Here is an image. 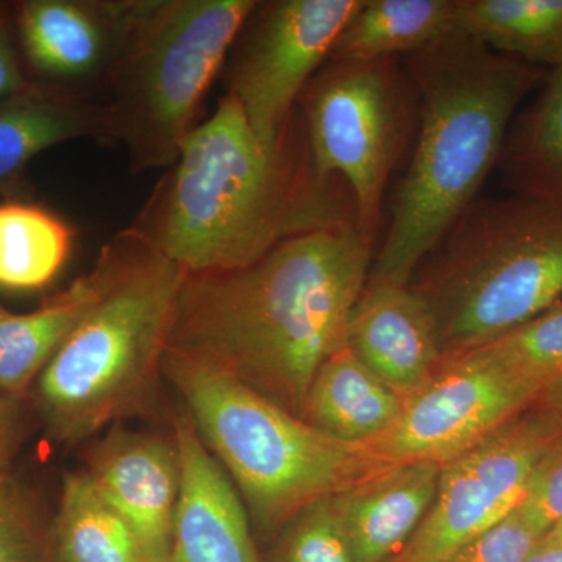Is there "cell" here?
I'll list each match as a JSON object with an SVG mask.
<instances>
[{"label": "cell", "mask_w": 562, "mask_h": 562, "mask_svg": "<svg viewBox=\"0 0 562 562\" xmlns=\"http://www.w3.org/2000/svg\"><path fill=\"white\" fill-rule=\"evenodd\" d=\"M375 246L346 225L288 239L247 268L187 273L169 349L303 419L314 376L347 346Z\"/></svg>", "instance_id": "6da1fadb"}, {"label": "cell", "mask_w": 562, "mask_h": 562, "mask_svg": "<svg viewBox=\"0 0 562 562\" xmlns=\"http://www.w3.org/2000/svg\"><path fill=\"white\" fill-rule=\"evenodd\" d=\"M358 224L341 180L314 169L301 111L262 143L225 94L184 139L131 228L187 273L247 268L281 243Z\"/></svg>", "instance_id": "7a4b0ae2"}, {"label": "cell", "mask_w": 562, "mask_h": 562, "mask_svg": "<svg viewBox=\"0 0 562 562\" xmlns=\"http://www.w3.org/2000/svg\"><path fill=\"white\" fill-rule=\"evenodd\" d=\"M403 65L419 103L416 149L369 279L409 284L476 201L517 109L547 74L457 31L403 55Z\"/></svg>", "instance_id": "3957f363"}, {"label": "cell", "mask_w": 562, "mask_h": 562, "mask_svg": "<svg viewBox=\"0 0 562 562\" xmlns=\"http://www.w3.org/2000/svg\"><path fill=\"white\" fill-rule=\"evenodd\" d=\"M95 266L101 291L31 395L47 435L69 447L150 412L187 279L131 227L102 247Z\"/></svg>", "instance_id": "277c9868"}, {"label": "cell", "mask_w": 562, "mask_h": 562, "mask_svg": "<svg viewBox=\"0 0 562 562\" xmlns=\"http://www.w3.org/2000/svg\"><path fill=\"white\" fill-rule=\"evenodd\" d=\"M162 375L241 495L255 538L269 546L313 503L392 468L366 443L335 438L238 380L171 349Z\"/></svg>", "instance_id": "5b68a950"}, {"label": "cell", "mask_w": 562, "mask_h": 562, "mask_svg": "<svg viewBox=\"0 0 562 562\" xmlns=\"http://www.w3.org/2000/svg\"><path fill=\"white\" fill-rule=\"evenodd\" d=\"M409 286L430 305L443 360L558 305L562 214L524 199H476L420 261Z\"/></svg>", "instance_id": "8992f818"}, {"label": "cell", "mask_w": 562, "mask_h": 562, "mask_svg": "<svg viewBox=\"0 0 562 562\" xmlns=\"http://www.w3.org/2000/svg\"><path fill=\"white\" fill-rule=\"evenodd\" d=\"M257 0H133L102 103L133 173L169 169Z\"/></svg>", "instance_id": "52a82bcc"}, {"label": "cell", "mask_w": 562, "mask_h": 562, "mask_svg": "<svg viewBox=\"0 0 562 562\" xmlns=\"http://www.w3.org/2000/svg\"><path fill=\"white\" fill-rule=\"evenodd\" d=\"M314 169L341 180L361 231L376 236L384 190L419 120L416 91L395 58L327 61L299 99Z\"/></svg>", "instance_id": "ba28073f"}, {"label": "cell", "mask_w": 562, "mask_h": 562, "mask_svg": "<svg viewBox=\"0 0 562 562\" xmlns=\"http://www.w3.org/2000/svg\"><path fill=\"white\" fill-rule=\"evenodd\" d=\"M443 462L431 508L387 562H449L519 508L536 465L562 438V420L541 403Z\"/></svg>", "instance_id": "9c48e42d"}, {"label": "cell", "mask_w": 562, "mask_h": 562, "mask_svg": "<svg viewBox=\"0 0 562 562\" xmlns=\"http://www.w3.org/2000/svg\"><path fill=\"white\" fill-rule=\"evenodd\" d=\"M361 5L362 0H257L222 70L227 94L262 143L280 139L306 85Z\"/></svg>", "instance_id": "30bf717a"}, {"label": "cell", "mask_w": 562, "mask_h": 562, "mask_svg": "<svg viewBox=\"0 0 562 562\" xmlns=\"http://www.w3.org/2000/svg\"><path fill=\"white\" fill-rule=\"evenodd\" d=\"M539 402L484 351H464L446 358L390 430L366 446L390 465H442Z\"/></svg>", "instance_id": "8fae6325"}, {"label": "cell", "mask_w": 562, "mask_h": 562, "mask_svg": "<svg viewBox=\"0 0 562 562\" xmlns=\"http://www.w3.org/2000/svg\"><path fill=\"white\" fill-rule=\"evenodd\" d=\"M133 0H21L9 3L11 27L33 83L92 98L105 90ZM94 99V98H92Z\"/></svg>", "instance_id": "7c38bea8"}, {"label": "cell", "mask_w": 562, "mask_h": 562, "mask_svg": "<svg viewBox=\"0 0 562 562\" xmlns=\"http://www.w3.org/2000/svg\"><path fill=\"white\" fill-rule=\"evenodd\" d=\"M85 472L124 517L149 562H169L181 490L179 446L171 435L111 428L87 452Z\"/></svg>", "instance_id": "4fadbf2b"}, {"label": "cell", "mask_w": 562, "mask_h": 562, "mask_svg": "<svg viewBox=\"0 0 562 562\" xmlns=\"http://www.w3.org/2000/svg\"><path fill=\"white\" fill-rule=\"evenodd\" d=\"M172 435L181 490L169 562H266L241 495L184 409L173 414Z\"/></svg>", "instance_id": "5bb4252c"}, {"label": "cell", "mask_w": 562, "mask_h": 562, "mask_svg": "<svg viewBox=\"0 0 562 562\" xmlns=\"http://www.w3.org/2000/svg\"><path fill=\"white\" fill-rule=\"evenodd\" d=\"M347 347L403 401L443 361L430 305L409 284L394 281L368 280L350 313Z\"/></svg>", "instance_id": "9a60e30c"}, {"label": "cell", "mask_w": 562, "mask_h": 562, "mask_svg": "<svg viewBox=\"0 0 562 562\" xmlns=\"http://www.w3.org/2000/svg\"><path fill=\"white\" fill-rule=\"evenodd\" d=\"M439 472L435 462L392 465L333 495L357 562H387L401 552L431 508Z\"/></svg>", "instance_id": "2e32d148"}, {"label": "cell", "mask_w": 562, "mask_h": 562, "mask_svg": "<svg viewBox=\"0 0 562 562\" xmlns=\"http://www.w3.org/2000/svg\"><path fill=\"white\" fill-rule=\"evenodd\" d=\"M74 139L113 146L109 110L101 101L41 83L0 99V195L14 199L33 158Z\"/></svg>", "instance_id": "e0dca14e"}, {"label": "cell", "mask_w": 562, "mask_h": 562, "mask_svg": "<svg viewBox=\"0 0 562 562\" xmlns=\"http://www.w3.org/2000/svg\"><path fill=\"white\" fill-rule=\"evenodd\" d=\"M98 266L31 313L0 305V391L18 402L31 397L36 380L101 291Z\"/></svg>", "instance_id": "ac0fdd59"}, {"label": "cell", "mask_w": 562, "mask_h": 562, "mask_svg": "<svg viewBox=\"0 0 562 562\" xmlns=\"http://www.w3.org/2000/svg\"><path fill=\"white\" fill-rule=\"evenodd\" d=\"M403 405L402 395L346 346L314 376L303 420L342 441L369 443L390 430Z\"/></svg>", "instance_id": "d6986e66"}, {"label": "cell", "mask_w": 562, "mask_h": 562, "mask_svg": "<svg viewBox=\"0 0 562 562\" xmlns=\"http://www.w3.org/2000/svg\"><path fill=\"white\" fill-rule=\"evenodd\" d=\"M497 168L512 195L562 214V66L514 117Z\"/></svg>", "instance_id": "ffe728a7"}, {"label": "cell", "mask_w": 562, "mask_h": 562, "mask_svg": "<svg viewBox=\"0 0 562 562\" xmlns=\"http://www.w3.org/2000/svg\"><path fill=\"white\" fill-rule=\"evenodd\" d=\"M457 0H362L328 61H373L419 50L454 31Z\"/></svg>", "instance_id": "44dd1931"}, {"label": "cell", "mask_w": 562, "mask_h": 562, "mask_svg": "<svg viewBox=\"0 0 562 562\" xmlns=\"http://www.w3.org/2000/svg\"><path fill=\"white\" fill-rule=\"evenodd\" d=\"M454 31L539 68L562 66V0H457Z\"/></svg>", "instance_id": "7402d4cb"}, {"label": "cell", "mask_w": 562, "mask_h": 562, "mask_svg": "<svg viewBox=\"0 0 562 562\" xmlns=\"http://www.w3.org/2000/svg\"><path fill=\"white\" fill-rule=\"evenodd\" d=\"M52 542L58 562H149L131 525L85 471L63 480Z\"/></svg>", "instance_id": "603a6c76"}, {"label": "cell", "mask_w": 562, "mask_h": 562, "mask_svg": "<svg viewBox=\"0 0 562 562\" xmlns=\"http://www.w3.org/2000/svg\"><path fill=\"white\" fill-rule=\"evenodd\" d=\"M72 244V228L52 211L18 199L0 202V288L43 290L65 268Z\"/></svg>", "instance_id": "cb8c5ba5"}, {"label": "cell", "mask_w": 562, "mask_h": 562, "mask_svg": "<svg viewBox=\"0 0 562 562\" xmlns=\"http://www.w3.org/2000/svg\"><path fill=\"white\" fill-rule=\"evenodd\" d=\"M479 349L542 402L562 386V303Z\"/></svg>", "instance_id": "d4e9b609"}, {"label": "cell", "mask_w": 562, "mask_h": 562, "mask_svg": "<svg viewBox=\"0 0 562 562\" xmlns=\"http://www.w3.org/2000/svg\"><path fill=\"white\" fill-rule=\"evenodd\" d=\"M266 562H357L331 497L310 505L279 532Z\"/></svg>", "instance_id": "484cf974"}, {"label": "cell", "mask_w": 562, "mask_h": 562, "mask_svg": "<svg viewBox=\"0 0 562 562\" xmlns=\"http://www.w3.org/2000/svg\"><path fill=\"white\" fill-rule=\"evenodd\" d=\"M0 562H58L52 520L10 484L0 492Z\"/></svg>", "instance_id": "4316f807"}, {"label": "cell", "mask_w": 562, "mask_h": 562, "mask_svg": "<svg viewBox=\"0 0 562 562\" xmlns=\"http://www.w3.org/2000/svg\"><path fill=\"white\" fill-rule=\"evenodd\" d=\"M539 541L541 536L516 509L473 539L449 562H527Z\"/></svg>", "instance_id": "83f0119b"}, {"label": "cell", "mask_w": 562, "mask_h": 562, "mask_svg": "<svg viewBox=\"0 0 562 562\" xmlns=\"http://www.w3.org/2000/svg\"><path fill=\"white\" fill-rule=\"evenodd\" d=\"M517 513L541 539L562 519V438L536 465Z\"/></svg>", "instance_id": "f1b7e54d"}, {"label": "cell", "mask_w": 562, "mask_h": 562, "mask_svg": "<svg viewBox=\"0 0 562 562\" xmlns=\"http://www.w3.org/2000/svg\"><path fill=\"white\" fill-rule=\"evenodd\" d=\"M32 85L14 41L9 3H0V99L25 91Z\"/></svg>", "instance_id": "f546056e"}, {"label": "cell", "mask_w": 562, "mask_h": 562, "mask_svg": "<svg viewBox=\"0 0 562 562\" xmlns=\"http://www.w3.org/2000/svg\"><path fill=\"white\" fill-rule=\"evenodd\" d=\"M21 403L0 391V469L5 472L21 442Z\"/></svg>", "instance_id": "4dcf8cb0"}, {"label": "cell", "mask_w": 562, "mask_h": 562, "mask_svg": "<svg viewBox=\"0 0 562 562\" xmlns=\"http://www.w3.org/2000/svg\"><path fill=\"white\" fill-rule=\"evenodd\" d=\"M527 562H562V546L549 541L538 542Z\"/></svg>", "instance_id": "1f68e13d"}, {"label": "cell", "mask_w": 562, "mask_h": 562, "mask_svg": "<svg viewBox=\"0 0 562 562\" xmlns=\"http://www.w3.org/2000/svg\"><path fill=\"white\" fill-rule=\"evenodd\" d=\"M539 403H541L542 406H546L547 409H550V412L557 414V416L562 420V386L560 390L550 392V394Z\"/></svg>", "instance_id": "d6a6232c"}, {"label": "cell", "mask_w": 562, "mask_h": 562, "mask_svg": "<svg viewBox=\"0 0 562 562\" xmlns=\"http://www.w3.org/2000/svg\"><path fill=\"white\" fill-rule=\"evenodd\" d=\"M543 541L561 543L562 546V519L553 525L546 535L542 536Z\"/></svg>", "instance_id": "836d02e7"}, {"label": "cell", "mask_w": 562, "mask_h": 562, "mask_svg": "<svg viewBox=\"0 0 562 562\" xmlns=\"http://www.w3.org/2000/svg\"><path fill=\"white\" fill-rule=\"evenodd\" d=\"M9 479H7V472L5 471H2V469H0V492H2L3 490H5L7 486H9Z\"/></svg>", "instance_id": "e575fe53"}]
</instances>
